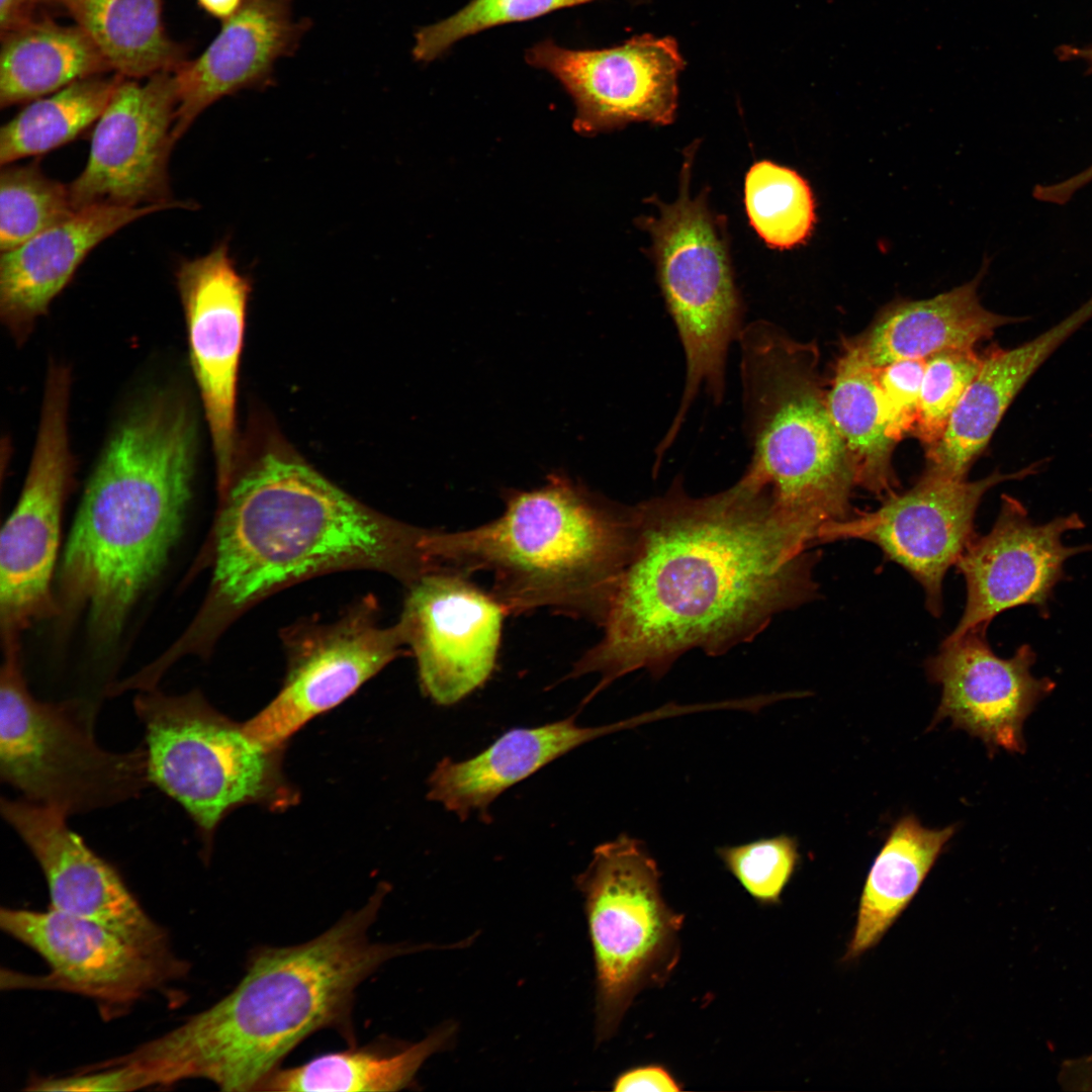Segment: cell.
Listing matches in <instances>:
<instances>
[{
    "label": "cell",
    "instance_id": "1",
    "mask_svg": "<svg viewBox=\"0 0 1092 1092\" xmlns=\"http://www.w3.org/2000/svg\"><path fill=\"white\" fill-rule=\"evenodd\" d=\"M637 538L601 627V640L569 677L600 681L646 670L659 679L692 649L711 656L751 641L782 612L817 597L819 528L775 504L744 472L729 488L695 497L679 477L635 505Z\"/></svg>",
    "mask_w": 1092,
    "mask_h": 1092
},
{
    "label": "cell",
    "instance_id": "2",
    "mask_svg": "<svg viewBox=\"0 0 1092 1092\" xmlns=\"http://www.w3.org/2000/svg\"><path fill=\"white\" fill-rule=\"evenodd\" d=\"M431 531L369 508L278 442L240 453L219 497L207 595L167 655L209 654L252 606L320 574L370 569L408 587L436 569Z\"/></svg>",
    "mask_w": 1092,
    "mask_h": 1092
},
{
    "label": "cell",
    "instance_id": "3",
    "mask_svg": "<svg viewBox=\"0 0 1092 1092\" xmlns=\"http://www.w3.org/2000/svg\"><path fill=\"white\" fill-rule=\"evenodd\" d=\"M387 888L300 944L261 946L228 995L126 1055L150 1086L209 1081L226 1092L259 1091L307 1036L336 1028L353 1040L357 987L391 959L427 949L372 941Z\"/></svg>",
    "mask_w": 1092,
    "mask_h": 1092
},
{
    "label": "cell",
    "instance_id": "4",
    "mask_svg": "<svg viewBox=\"0 0 1092 1092\" xmlns=\"http://www.w3.org/2000/svg\"><path fill=\"white\" fill-rule=\"evenodd\" d=\"M197 427L184 396L161 391L109 438L86 485L58 575L59 615L84 613L94 642L119 637L180 536Z\"/></svg>",
    "mask_w": 1092,
    "mask_h": 1092
},
{
    "label": "cell",
    "instance_id": "5",
    "mask_svg": "<svg viewBox=\"0 0 1092 1092\" xmlns=\"http://www.w3.org/2000/svg\"><path fill=\"white\" fill-rule=\"evenodd\" d=\"M496 519L465 531L432 530L435 565L493 574L490 593L509 615L538 608L602 626L637 538L635 506L554 472L531 490L509 489Z\"/></svg>",
    "mask_w": 1092,
    "mask_h": 1092
},
{
    "label": "cell",
    "instance_id": "6",
    "mask_svg": "<svg viewBox=\"0 0 1092 1092\" xmlns=\"http://www.w3.org/2000/svg\"><path fill=\"white\" fill-rule=\"evenodd\" d=\"M737 342L752 450L745 471L793 517L820 529L849 518L855 471L827 408L817 346L764 320L746 324Z\"/></svg>",
    "mask_w": 1092,
    "mask_h": 1092
},
{
    "label": "cell",
    "instance_id": "7",
    "mask_svg": "<svg viewBox=\"0 0 1092 1092\" xmlns=\"http://www.w3.org/2000/svg\"><path fill=\"white\" fill-rule=\"evenodd\" d=\"M133 707L145 731L150 784L186 812L205 852L234 809L248 803L283 809L296 800L281 774L280 749L254 741L200 691H140Z\"/></svg>",
    "mask_w": 1092,
    "mask_h": 1092
},
{
    "label": "cell",
    "instance_id": "8",
    "mask_svg": "<svg viewBox=\"0 0 1092 1092\" xmlns=\"http://www.w3.org/2000/svg\"><path fill=\"white\" fill-rule=\"evenodd\" d=\"M0 778L21 798L70 817L139 797L150 785L143 745L101 747L95 718L74 699L42 701L28 689L20 644L2 647Z\"/></svg>",
    "mask_w": 1092,
    "mask_h": 1092
},
{
    "label": "cell",
    "instance_id": "9",
    "mask_svg": "<svg viewBox=\"0 0 1092 1092\" xmlns=\"http://www.w3.org/2000/svg\"><path fill=\"white\" fill-rule=\"evenodd\" d=\"M660 879L646 844L625 833L598 845L575 878L594 949L599 1042L616 1033L635 997L664 986L679 962L685 916L664 900Z\"/></svg>",
    "mask_w": 1092,
    "mask_h": 1092
},
{
    "label": "cell",
    "instance_id": "10",
    "mask_svg": "<svg viewBox=\"0 0 1092 1092\" xmlns=\"http://www.w3.org/2000/svg\"><path fill=\"white\" fill-rule=\"evenodd\" d=\"M687 158L678 198L642 219L652 238L657 277L686 359V378L671 425L660 444L668 449L704 388L715 404L725 392L728 351L744 328L743 307L726 243L703 197L689 193Z\"/></svg>",
    "mask_w": 1092,
    "mask_h": 1092
},
{
    "label": "cell",
    "instance_id": "11",
    "mask_svg": "<svg viewBox=\"0 0 1092 1092\" xmlns=\"http://www.w3.org/2000/svg\"><path fill=\"white\" fill-rule=\"evenodd\" d=\"M71 376L51 364L36 441L18 502L0 537V630L2 646L20 644L23 631L59 609L53 581L61 521L73 484L68 413Z\"/></svg>",
    "mask_w": 1092,
    "mask_h": 1092
},
{
    "label": "cell",
    "instance_id": "12",
    "mask_svg": "<svg viewBox=\"0 0 1092 1092\" xmlns=\"http://www.w3.org/2000/svg\"><path fill=\"white\" fill-rule=\"evenodd\" d=\"M1046 463L1038 460L1007 473L996 469L972 481L924 470L912 487L888 495L876 510L823 525L817 543H874L920 583L927 610L939 617L944 576L977 536L975 517L984 495L999 483L1039 473Z\"/></svg>",
    "mask_w": 1092,
    "mask_h": 1092
},
{
    "label": "cell",
    "instance_id": "13",
    "mask_svg": "<svg viewBox=\"0 0 1092 1092\" xmlns=\"http://www.w3.org/2000/svg\"><path fill=\"white\" fill-rule=\"evenodd\" d=\"M378 615L369 597L333 623L285 629V681L273 701L243 724L246 733L268 749H281L306 722L342 703L395 659L405 645L400 625L380 626Z\"/></svg>",
    "mask_w": 1092,
    "mask_h": 1092
},
{
    "label": "cell",
    "instance_id": "14",
    "mask_svg": "<svg viewBox=\"0 0 1092 1092\" xmlns=\"http://www.w3.org/2000/svg\"><path fill=\"white\" fill-rule=\"evenodd\" d=\"M177 109L174 72L123 78L94 124L88 160L69 184L75 209L171 205L169 159Z\"/></svg>",
    "mask_w": 1092,
    "mask_h": 1092
},
{
    "label": "cell",
    "instance_id": "15",
    "mask_svg": "<svg viewBox=\"0 0 1092 1092\" xmlns=\"http://www.w3.org/2000/svg\"><path fill=\"white\" fill-rule=\"evenodd\" d=\"M0 925L46 961L50 973L40 986L86 996L105 1011L128 1007L187 971L170 945L141 942L53 908L3 907Z\"/></svg>",
    "mask_w": 1092,
    "mask_h": 1092
},
{
    "label": "cell",
    "instance_id": "16",
    "mask_svg": "<svg viewBox=\"0 0 1092 1092\" xmlns=\"http://www.w3.org/2000/svg\"><path fill=\"white\" fill-rule=\"evenodd\" d=\"M175 277L190 362L212 441L219 497L231 484L240 455L237 383L251 284L237 269L225 241L205 255L182 260Z\"/></svg>",
    "mask_w": 1092,
    "mask_h": 1092
},
{
    "label": "cell",
    "instance_id": "17",
    "mask_svg": "<svg viewBox=\"0 0 1092 1092\" xmlns=\"http://www.w3.org/2000/svg\"><path fill=\"white\" fill-rule=\"evenodd\" d=\"M463 574L433 570L412 585L398 624L417 660L420 687L451 706L490 677L507 609Z\"/></svg>",
    "mask_w": 1092,
    "mask_h": 1092
},
{
    "label": "cell",
    "instance_id": "18",
    "mask_svg": "<svg viewBox=\"0 0 1092 1092\" xmlns=\"http://www.w3.org/2000/svg\"><path fill=\"white\" fill-rule=\"evenodd\" d=\"M1084 528L1077 513L1036 524L1019 499L1002 494L991 530L977 535L956 564L966 581L967 601L945 640L987 630L998 615L1017 607H1033L1041 618H1049L1056 586L1070 579L1066 561L1092 552V542L1068 546L1063 537Z\"/></svg>",
    "mask_w": 1092,
    "mask_h": 1092
},
{
    "label": "cell",
    "instance_id": "19",
    "mask_svg": "<svg viewBox=\"0 0 1092 1092\" xmlns=\"http://www.w3.org/2000/svg\"><path fill=\"white\" fill-rule=\"evenodd\" d=\"M526 61L562 84L576 106L574 126L585 133L634 121L671 123L686 65L674 38L647 33L604 50H568L545 39L526 52Z\"/></svg>",
    "mask_w": 1092,
    "mask_h": 1092
},
{
    "label": "cell",
    "instance_id": "20",
    "mask_svg": "<svg viewBox=\"0 0 1092 1092\" xmlns=\"http://www.w3.org/2000/svg\"><path fill=\"white\" fill-rule=\"evenodd\" d=\"M1036 653L1029 644L1009 658L998 656L987 640L986 629H975L944 640L936 655L925 662L930 681L942 695L930 728L943 719L980 738L989 753L999 748L1023 752V723L1056 684L1035 677L1031 667Z\"/></svg>",
    "mask_w": 1092,
    "mask_h": 1092
},
{
    "label": "cell",
    "instance_id": "21",
    "mask_svg": "<svg viewBox=\"0 0 1092 1092\" xmlns=\"http://www.w3.org/2000/svg\"><path fill=\"white\" fill-rule=\"evenodd\" d=\"M1 814L38 863L50 908L141 942L169 945L166 931L144 910L116 869L69 827V817L22 798H2Z\"/></svg>",
    "mask_w": 1092,
    "mask_h": 1092
},
{
    "label": "cell",
    "instance_id": "22",
    "mask_svg": "<svg viewBox=\"0 0 1092 1092\" xmlns=\"http://www.w3.org/2000/svg\"><path fill=\"white\" fill-rule=\"evenodd\" d=\"M309 25L296 16L293 0H246L208 47L174 72L175 142L222 97L273 85L276 65L294 54Z\"/></svg>",
    "mask_w": 1092,
    "mask_h": 1092
},
{
    "label": "cell",
    "instance_id": "23",
    "mask_svg": "<svg viewBox=\"0 0 1092 1092\" xmlns=\"http://www.w3.org/2000/svg\"><path fill=\"white\" fill-rule=\"evenodd\" d=\"M170 208L175 207L89 205L1 252L0 317L13 339L23 343L28 338L37 318L101 242L143 216Z\"/></svg>",
    "mask_w": 1092,
    "mask_h": 1092
},
{
    "label": "cell",
    "instance_id": "24",
    "mask_svg": "<svg viewBox=\"0 0 1092 1092\" xmlns=\"http://www.w3.org/2000/svg\"><path fill=\"white\" fill-rule=\"evenodd\" d=\"M677 714L676 706L670 703L597 727L577 725L573 715L539 727L511 729L474 757L440 760L429 778L428 798L461 820L478 812L486 822L490 804L502 793L570 750L610 733Z\"/></svg>",
    "mask_w": 1092,
    "mask_h": 1092
},
{
    "label": "cell",
    "instance_id": "25",
    "mask_svg": "<svg viewBox=\"0 0 1092 1092\" xmlns=\"http://www.w3.org/2000/svg\"><path fill=\"white\" fill-rule=\"evenodd\" d=\"M988 268L985 261L972 280L934 297L895 300L874 323L848 342L872 367L905 359H927L948 350L974 349L1007 325L1028 320L984 307L978 287Z\"/></svg>",
    "mask_w": 1092,
    "mask_h": 1092
},
{
    "label": "cell",
    "instance_id": "26",
    "mask_svg": "<svg viewBox=\"0 0 1092 1092\" xmlns=\"http://www.w3.org/2000/svg\"><path fill=\"white\" fill-rule=\"evenodd\" d=\"M957 825L924 827L914 815L892 827L868 874L843 962L876 946L910 904Z\"/></svg>",
    "mask_w": 1092,
    "mask_h": 1092
},
{
    "label": "cell",
    "instance_id": "27",
    "mask_svg": "<svg viewBox=\"0 0 1092 1092\" xmlns=\"http://www.w3.org/2000/svg\"><path fill=\"white\" fill-rule=\"evenodd\" d=\"M87 33L35 16L1 33L0 106L28 103L78 80L112 73Z\"/></svg>",
    "mask_w": 1092,
    "mask_h": 1092
},
{
    "label": "cell",
    "instance_id": "28",
    "mask_svg": "<svg viewBox=\"0 0 1092 1092\" xmlns=\"http://www.w3.org/2000/svg\"><path fill=\"white\" fill-rule=\"evenodd\" d=\"M64 9L103 55L114 73L144 79L175 72L187 60L185 46L168 34L164 0H48Z\"/></svg>",
    "mask_w": 1092,
    "mask_h": 1092
},
{
    "label": "cell",
    "instance_id": "29",
    "mask_svg": "<svg viewBox=\"0 0 1092 1092\" xmlns=\"http://www.w3.org/2000/svg\"><path fill=\"white\" fill-rule=\"evenodd\" d=\"M826 403L852 462L856 485L887 497L898 481L892 466L896 442L888 434L877 381L869 365L845 340L828 390Z\"/></svg>",
    "mask_w": 1092,
    "mask_h": 1092
},
{
    "label": "cell",
    "instance_id": "30",
    "mask_svg": "<svg viewBox=\"0 0 1092 1092\" xmlns=\"http://www.w3.org/2000/svg\"><path fill=\"white\" fill-rule=\"evenodd\" d=\"M444 1024L415 1043H373L329 1053L291 1068H279L259 1091H397L411 1086L425 1061L450 1041Z\"/></svg>",
    "mask_w": 1092,
    "mask_h": 1092
},
{
    "label": "cell",
    "instance_id": "31",
    "mask_svg": "<svg viewBox=\"0 0 1092 1092\" xmlns=\"http://www.w3.org/2000/svg\"><path fill=\"white\" fill-rule=\"evenodd\" d=\"M123 78L114 72L94 75L28 102L1 127V166L74 141L96 123Z\"/></svg>",
    "mask_w": 1092,
    "mask_h": 1092
},
{
    "label": "cell",
    "instance_id": "32",
    "mask_svg": "<svg viewBox=\"0 0 1092 1092\" xmlns=\"http://www.w3.org/2000/svg\"><path fill=\"white\" fill-rule=\"evenodd\" d=\"M744 201L750 224L770 248H795L813 232V192L795 170L770 161L753 164L745 177Z\"/></svg>",
    "mask_w": 1092,
    "mask_h": 1092
},
{
    "label": "cell",
    "instance_id": "33",
    "mask_svg": "<svg viewBox=\"0 0 1092 1092\" xmlns=\"http://www.w3.org/2000/svg\"><path fill=\"white\" fill-rule=\"evenodd\" d=\"M69 185L36 165L1 166L0 251L14 249L74 211Z\"/></svg>",
    "mask_w": 1092,
    "mask_h": 1092
},
{
    "label": "cell",
    "instance_id": "34",
    "mask_svg": "<svg viewBox=\"0 0 1092 1092\" xmlns=\"http://www.w3.org/2000/svg\"><path fill=\"white\" fill-rule=\"evenodd\" d=\"M592 1L595 0H471L450 17L421 27L415 34L413 58L431 62L466 36Z\"/></svg>",
    "mask_w": 1092,
    "mask_h": 1092
},
{
    "label": "cell",
    "instance_id": "35",
    "mask_svg": "<svg viewBox=\"0 0 1092 1092\" xmlns=\"http://www.w3.org/2000/svg\"><path fill=\"white\" fill-rule=\"evenodd\" d=\"M725 869L758 904L780 903L799 863L798 841L779 834L716 850Z\"/></svg>",
    "mask_w": 1092,
    "mask_h": 1092
},
{
    "label": "cell",
    "instance_id": "36",
    "mask_svg": "<svg viewBox=\"0 0 1092 1092\" xmlns=\"http://www.w3.org/2000/svg\"><path fill=\"white\" fill-rule=\"evenodd\" d=\"M974 349L948 350L926 359L913 434L925 449L943 435L952 412L981 366Z\"/></svg>",
    "mask_w": 1092,
    "mask_h": 1092
},
{
    "label": "cell",
    "instance_id": "37",
    "mask_svg": "<svg viewBox=\"0 0 1092 1092\" xmlns=\"http://www.w3.org/2000/svg\"><path fill=\"white\" fill-rule=\"evenodd\" d=\"M926 359H905L876 368L889 436L897 443L913 433Z\"/></svg>",
    "mask_w": 1092,
    "mask_h": 1092
},
{
    "label": "cell",
    "instance_id": "38",
    "mask_svg": "<svg viewBox=\"0 0 1092 1092\" xmlns=\"http://www.w3.org/2000/svg\"><path fill=\"white\" fill-rule=\"evenodd\" d=\"M681 1084L664 1067L658 1065L640 1066L623 1072L614 1082L613 1090L677 1092Z\"/></svg>",
    "mask_w": 1092,
    "mask_h": 1092
},
{
    "label": "cell",
    "instance_id": "39",
    "mask_svg": "<svg viewBox=\"0 0 1092 1092\" xmlns=\"http://www.w3.org/2000/svg\"><path fill=\"white\" fill-rule=\"evenodd\" d=\"M1091 181L1092 164L1078 174L1061 182L1050 185H1036L1033 189V195L1036 199L1044 202L1064 204L1070 200L1074 193Z\"/></svg>",
    "mask_w": 1092,
    "mask_h": 1092
},
{
    "label": "cell",
    "instance_id": "40",
    "mask_svg": "<svg viewBox=\"0 0 1092 1092\" xmlns=\"http://www.w3.org/2000/svg\"><path fill=\"white\" fill-rule=\"evenodd\" d=\"M48 0H0L1 33L23 25L35 17L38 5Z\"/></svg>",
    "mask_w": 1092,
    "mask_h": 1092
},
{
    "label": "cell",
    "instance_id": "41",
    "mask_svg": "<svg viewBox=\"0 0 1092 1092\" xmlns=\"http://www.w3.org/2000/svg\"><path fill=\"white\" fill-rule=\"evenodd\" d=\"M246 0H197L200 7L221 22L234 15Z\"/></svg>",
    "mask_w": 1092,
    "mask_h": 1092
},
{
    "label": "cell",
    "instance_id": "42",
    "mask_svg": "<svg viewBox=\"0 0 1092 1092\" xmlns=\"http://www.w3.org/2000/svg\"><path fill=\"white\" fill-rule=\"evenodd\" d=\"M1064 52H1065V56H1067V57L1069 56V57H1074V58H1082V59H1085V60L1092 61V48L1091 49L1066 48L1064 50Z\"/></svg>",
    "mask_w": 1092,
    "mask_h": 1092
}]
</instances>
